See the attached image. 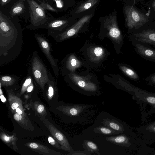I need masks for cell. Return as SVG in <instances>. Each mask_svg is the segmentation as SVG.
<instances>
[{
	"instance_id": "34",
	"label": "cell",
	"mask_w": 155,
	"mask_h": 155,
	"mask_svg": "<svg viewBox=\"0 0 155 155\" xmlns=\"http://www.w3.org/2000/svg\"><path fill=\"white\" fill-rule=\"evenodd\" d=\"M17 113L23 116H25V113L22 108V106H21L18 107L15 110Z\"/></svg>"
},
{
	"instance_id": "31",
	"label": "cell",
	"mask_w": 155,
	"mask_h": 155,
	"mask_svg": "<svg viewBox=\"0 0 155 155\" xmlns=\"http://www.w3.org/2000/svg\"><path fill=\"white\" fill-rule=\"evenodd\" d=\"M70 155H91L92 154L87 150L84 151H78L74 150L71 152L67 154Z\"/></svg>"
},
{
	"instance_id": "18",
	"label": "cell",
	"mask_w": 155,
	"mask_h": 155,
	"mask_svg": "<svg viewBox=\"0 0 155 155\" xmlns=\"http://www.w3.org/2000/svg\"><path fill=\"white\" fill-rule=\"evenodd\" d=\"M25 0H19L12 7L10 12V15L12 17L20 15L25 11V8L24 5Z\"/></svg>"
},
{
	"instance_id": "2",
	"label": "cell",
	"mask_w": 155,
	"mask_h": 155,
	"mask_svg": "<svg viewBox=\"0 0 155 155\" xmlns=\"http://www.w3.org/2000/svg\"><path fill=\"white\" fill-rule=\"evenodd\" d=\"M122 89L132 95L138 104L141 107L142 117L145 114V107L147 104L150 106V110L146 114L143 122L146 118L155 113V94L141 89L132 84L128 82H125Z\"/></svg>"
},
{
	"instance_id": "28",
	"label": "cell",
	"mask_w": 155,
	"mask_h": 155,
	"mask_svg": "<svg viewBox=\"0 0 155 155\" xmlns=\"http://www.w3.org/2000/svg\"><path fill=\"white\" fill-rule=\"evenodd\" d=\"M14 119L18 123L23 125H26L28 123V120L25 117V116L19 114L17 113H15L13 116Z\"/></svg>"
},
{
	"instance_id": "1",
	"label": "cell",
	"mask_w": 155,
	"mask_h": 155,
	"mask_svg": "<svg viewBox=\"0 0 155 155\" xmlns=\"http://www.w3.org/2000/svg\"><path fill=\"white\" fill-rule=\"evenodd\" d=\"M23 44L22 29L18 21L0 10V65L15 60L21 53Z\"/></svg>"
},
{
	"instance_id": "35",
	"label": "cell",
	"mask_w": 155,
	"mask_h": 155,
	"mask_svg": "<svg viewBox=\"0 0 155 155\" xmlns=\"http://www.w3.org/2000/svg\"><path fill=\"white\" fill-rule=\"evenodd\" d=\"M34 82L31 84L27 88V91L28 92H31L34 88Z\"/></svg>"
},
{
	"instance_id": "33",
	"label": "cell",
	"mask_w": 155,
	"mask_h": 155,
	"mask_svg": "<svg viewBox=\"0 0 155 155\" xmlns=\"http://www.w3.org/2000/svg\"><path fill=\"white\" fill-rule=\"evenodd\" d=\"M36 108L37 112L40 114L43 113L45 110L44 106L42 104L38 105Z\"/></svg>"
},
{
	"instance_id": "14",
	"label": "cell",
	"mask_w": 155,
	"mask_h": 155,
	"mask_svg": "<svg viewBox=\"0 0 155 155\" xmlns=\"http://www.w3.org/2000/svg\"><path fill=\"white\" fill-rule=\"evenodd\" d=\"M135 52L145 60L155 62V49L146 46L140 43L132 41Z\"/></svg>"
},
{
	"instance_id": "29",
	"label": "cell",
	"mask_w": 155,
	"mask_h": 155,
	"mask_svg": "<svg viewBox=\"0 0 155 155\" xmlns=\"http://www.w3.org/2000/svg\"><path fill=\"white\" fill-rule=\"evenodd\" d=\"M40 2V5L45 10H48L53 12H56L57 10L56 9L51 6L50 4L47 3L45 2V0H43L42 1L38 0Z\"/></svg>"
},
{
	"instance_id": "32",
	"label": "cell",
	"mask_w": 155,
	"mask_h": 155,
	"mask_svg": "<svg viewBox=\"0 0 155 155\" xmlns=\"http://www.w3.org/2000/svg\"><path fill=\"white\" fill-rule=\"evenodd\" d=\"M49 143L58 149H62V147L60 144L56 140L54 139L52 137L49 136L48 138Z\"/></svg>"
},
{
	"instance_id": "4",
	"label": "cell",
	"mask_w": 155,
	"mask_h": 155,
	"mask_svg": "<svg viewBox=\"0 0 155 155\" xmlns=\"http://www.w3.org/2000/svg\"><path fill=\"white\" fill-rule=\"evenodd\" d=\"M29 5L30 25L24 29L35 30L45 28L54 18L34 0H26Z\"/></svg>"
},
{
	"instance_id": "15",
	"label": "cell",
	"mask_w": 155,
	"mask_h": 155,
	"mask_svg": "<svg viewBox=\"0 0 155 155\" xmlns=\"http://www.w3.org/2000/svg\"><path fill=\"white\" fill-rule=\"evenodd\" d=\"M48 124V129L51 135L60 144L62 150L70 153L74 150L64 134L51 124Z\"/></svg>"
},
{
	"instance_id": "25",
	"label": "cell",
	"mask_w": 155,
	"mask_h": 155,
	"mask_svg": "<svg viewBox=\"0 0 155 155\" xmlns=\"http://www.w3.org/2000/svg\"><path fill=\"white\" fill-rule=\"evenodd\" d=\"M98 0H88L81 4L77 9L75 13L78 14L92 7Z\"/></svg>"
},
{
	"instance_id": "23",
	"label": "cell",
	"mask_w": 155,
	"mask_h": 155,
	"mask_svg": "<svg viewBox=\"0 0 155 155\" xmlns=\"http://www.w3.org/2000/svg\"><path fill=\"white\" fill-rule=\"evenodd\" d=\"M8 99L11 108L15 110L18 107L22 106L21 102L19 98L14 95L11 90H8Z\"/></svg>"
},
{
	"instance_id": "20",
	"label": "cell",
	"mask_w": 155,
	"mask_h": 155,
	"mask_svg": "<svg viewBox=\"0 0 155 155\" xmlns=\"http://www.w3.org/2000/svg\"><path fill=\"white\" fill-rule=\"evenodd\" d=\"M28 146L31 149L35 151H38L39 153H44L45 154H52L51 153H55L57 154H61L59 152L51 150L46 147L35 143H29Z\"/></svg>"
},
{
	"instance_id": "3",
	"label": "cell",
	"mask_w": 155,
	"mask_h": 155,
	"mask_svg": "<svg viewBox=\"0 0 155 155\" xmlns=\"http://www.w3.org/2000/svg\"><path fill=\"white\" fill-rule=\"evenodd\" d=\"M93 104H68L62 106L61 111L70 119L71 123L84 125L88 124L95 114L91 109Z\"/></svg>"
},
{
	"instance_id": "12",
	"label": "cell",
	"mask_w": 155,
	"mask_h": 155,
	"mask_svg": "<svg viewBox=\"0 0 155 155\" xmlns=\"http://www.w3.org/2000/svg\"><path fill=\"white\" fill-rule=\"evenodd\" d=\"M69 21L67 19L54 18L49 22L45 28L48 30V36L54 37L60 34L67 29Z\"/></svg>"
},
{
	"instance_id": "21",
	"label": "cell",
	"mask_w": 155,
	"mask_h": 155,
	"mask_svg": "<svg viewBox=\"0 0 155 155\" xmlns=\"http://www.w3.org/2000/svg\"><path fill=\"white\" fill-rule=\"evenodd\" d=\"M19 78L13 75H2L0 78V84L4 87L12 86L17 83Z\"/></svg>"
},
{
	"instance_id": "37",
	"label": "cell",
	"mask_w": 155,
	"mask_h": 155,
	"mask_svg": "<svg viewBox=\"0 0 155 155\" xmlns=\"http://www.w3.org/2000/svg\"><path fill=\"white\" fill-rule=\"evenodd\" d=\"M0 98L2 102H5L6 100L5 98L3 95H1Z\"/></svg>"
},
{
	"instance_id": "9",
	"label": "cell",
	"mask_w": 155,
	"mask_h": 155,
	"mask_svg": "<svg viewBox=\"0 0 155 155\" xmlns=\"http://www.w3.org/2000/svg\"><path fill=\"white\" fill-rule=\"evenodd\" d=\"M72 81L79 88L80 92L88 96H94L98 92V88L94 83L85 79L84 78L73 74L69 75Z\"/></svg>"
},
{
	"instance_id": "8",
	"label": "cell",
	"mask_w": 155,
	"mask_h": 155,
	"mask_svg": "<svg viewBox=\"0 0 155 155\" xmlns=\"http://www.w3.org/2000/svg\"><path fill=\"white\" fill-rule=\"evenodd\" d=\"M35 37L40 48L49 62L54 75L57 78L59 76V72L58 64V61L52 55L51 52V47L49 42L45 38L40 35L35 34Z\"/></svg>"
},
{
	"instance_id": "16",
	"label": "cell",
	"mask_w": 155,
	"mask_h": 155,
	"mask_svg": "<svg viewBox=\"0 0 155 155\" xmlns=\"http://www.w3.org/2000/svg\"><path fill=\"white\" fill-rule=\"evenodd\" d=\"M104 26L108 30L110 36L120 42L123 40L122 35L119 29L115 16L107 17L104 22Z\"/></svg>"
},
{
	"instance_id": "7",
	"label": "cell",
	"mask_w": 155,
	"mask_h": 155,
	"mask_svg": "<svg viewBox=\"0 0 155 155\" xmlns=\"http://www.w3.org/2000/svg\"><path fill=\"white\" fill-rule=\"evenodd\" d=\"M115 131L119 134H125L135 137H138L137 135L133 130V128L125 122L111 115L104 117L101 120V124Z\"/></svg>"
},
{
	"instance_id": "36",
	"label": "cell",
	"mask_w": 155,
	"mask_h": 155,
	"mask_svg": "<svg viewBox=\"0 0 155 155\" xmlns=\"http://www.w3.org/2000/svg\"><path fill=\"white\" fill-rule=\"evenodd\" d=\"M11 0H0V5L3 6L8 3Z\"/></svg>"
},
{
	"instance_id": "30",
	"label": "cell",
	"mask_w": 155,
	"mask_h": 155,
	"mask_svg": "<svg viewBox=\"0 0 155 155\" xmlns=\"http://www.w3.org/2000/svg\"><path fill=\"white\" fill-rule=\"evenodd\" d=\"M144 80L149 85H155V73L152 74L147 77Z\"/></svg>"
},
{
	"instance_id": "27",
	"label": "cell",
	"mask_w": 155,
	"mask_h": 155,
	"mask_svg": "<svg viewBox=\"0 0 155 155\" xmlns=\"http://www.w3.org/2000/svg\"><path fill=\"white\" fill-rule=\"evenodd\" d=\"M91 53L92 58L96 59H100L102 58L104 53V49L99 47L92 48Z\"/></svg>"
},
{
	"instance_id": "39",
	"label": "cell",
	"mask_w": 155,
	"mask_h": 155,
	"mask_svg": "<svg viewBox=\"0 0 155 155\" xmlns=\"http://www.w3.org/2000/svg\"></svg>"
},
{
	"instance_id": "5",
	"label": "cell",
	"mask_w": 155,
	"mask_h": 155,
	"mask_svg": "<svg viewBox=\"0 0 155 155\" xmlns=\"http://www.w3.org/2000/svg\"><path fill=\"white\" fill-rule=\"evenodd\" d=\"M30 68L29 71L35 82L42 89L50 79L48 74L45 65L38 55L34 54L31 60Z\"/></svg>"
},
{
	"instance_id": "13",
	"label": "cell",
	"mask_w": 155,
	"mask_h": 155,
	"mask_svg": "<svg viewBox=\"0 0 155 155\" xmlns=\"http://www.w3.org/2000/svg\"><path fill=\"white\" fill-rule=\"evenodd\" d=\"M133 41L151 45L155 48V30L148 29L133 35Z\"/></svg>"
},
{
	"instance_id": "24",
	"label": "cell",
	"mask_w": 155,
	"mask_h": 155,
	"mask_svg": "<svg viewBox=\"0 0 155 155\" xmlns=\"http://www.w3.org/2000/svg\"><path fill=\"white\" fill-rule=\"evenodd\" d=\"M82 145L84 148L87 150L92 154L94 153L96 154L100 155L97 145L93 142L89 140H84Z\"/></svg>"
},
{
	"instance_id": "6",
	"label": "cell",
	"mask_w": 155,
	"mask_h": 155,
	"mask_svg": "<svg viewBox=\"0 0 155 155\" xmlns=\"http://www.w3.org/2000/svg\"><path fill=\"white\" fill-rule=\"evenodd\" d=\"M126 22L128 28L137 29L142 26L149 21L147 17L143 13L132 6H127L125 8Z\"/></svg>"
},
{
	"instance_id": "11",
	"label": "cell",
	"mask_w": 155,
	"mask_h": 155,
	"mask_svg": "<svg viewBox=\"0 0 155 155\" xmlns=\"http://www.w3.org/2000/svg\"><path fill=\"white\" fill-rule=\"evenodd\" d=\"M92 17V15L83 16L74 25L53 38L56 42H61L72 37L78 32L84 24L88 21Z\"/></svg>"
},
{
	"instance_id": "19",
	"label": "cell",
	"mask_w": 155,
	"mask_h": 155,
	"mask_svg": "<svg viewBox=\"0 0 155 155\" xmlns=\"http://www.w3.org/2000/svg\"><path fill=\"white\" fill-rule=\"evenodd\" d=\"M120 68L122 71L130 79L135 81L139 80L140 78L138 74L132 68L121 64L120 66Z\"/></svg>"
},
{
	"instance_id": "10",
	"label": "cell",
	"mask_w": 155,
	"mask_h": 155,
	"mask_svg": "<svg viewBox=\"0 0 155 155\" xmlns=\"http://www.w3.org/2000/svg\"><path fill=\"white\" fill-rule=\"evenodd\" d=\"M139 138L145 144L151 145L155 142V120L136 128Z\"/></svg>"
},
{
	"instance_id": "22",
	"label": "cell",
	"mask_w": 155,
	"mask_h": 155,
	"mask_svg": "<svg viewBox=\"0 0 155 155\" xmlns=\"http://www.w3.org/2000/svg\"><path fill=\"white\" fill-rule=\"evenodd\" d=\"M93 131L96 133L104 135H114L119 134L117 132L102 125H99L95 127Z\"/></svg>"
},
{
	"instance_id": "26",
	"label": "cell",
	"mask_w": 155,
	"mask_h": 155,
	"mask_svg": "<svg viewBox=\"0 0 155 155\" xmlns=\"http://www.w3.org/2000/svg\"><path fill=\"white\" fill-rule=\"evenodd\" d=\"M29 74L25 79L22 84L21 91V94H22L27 91L28 87L33 83L34 82V79L31 74L30 71H29Z\"/></svg>"
},
{
	"instance_id": "17",
	"label": "cell",
	"mask_w": 155,
	"mask_h": 155,
	"mask_svg": "<svg viewBox=\"0 0 155 155\" xmlns=\"http://www.w3.org/2000/svg\"><path fill=\"white\" fill-rule=\"evenodd\" d=\"M81 65V62L74 54L69 56L65 62L66 69L71 72L73 71L76 68L80 67Z\"/></svg>"
},
{
	"instance_id": "40",
	"label": "cell",
	"mask_w": 155,
	"mask_h": 155,
	"mask_svg": "<svg viewBox=\"0 0 155 155\" xmlns=\"http://www.w3.org/2000/svg\"></svg>"
},
{
	"instance_id": "38",
	"label": "cell",
	"mask_w": 155,
	"mask_h": 155,
	"mask_svg": "<svg viewBox=\"0 0 155 155\" xmlns=\"http://www.w3.org/2000/svg\"><path fill=\"white\" fill-rule=\"evenodd\" d=\"M152 6L155 12V0H154L152 3Z\"/></svg>"
}]
</instances>
